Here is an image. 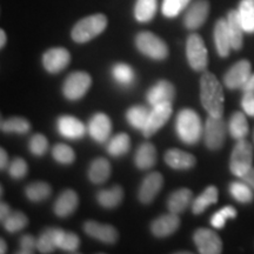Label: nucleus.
I'll list each match as a JSON object with an SVG mask.
<instances>
[{
  "mask_svg": "<svg viewBox=\"0 0 254 254\" xmlns=\"http://www.w3.org/2000/svg\"><path fill=\"white\" fill-rule=\"evenodd\" d=\"M200 100L202 107L212 117L224 114V90L213 73L205 71L200 78Z\"/></svg>",
  "mask_w": 254,
  "mask_h": 254,
  "instance_id": "f257e3e1",
  "label": "nucleus"
},
{
  "mask_svg": "<svg viewBox=\"0 0 254 254\" xmlns=\"http://www.w3.org/2000/svg\"><path fill=\"white\" fill-rule=\"evenodd\" d=\"M176 131L183 142L187 145L196 144L204 133L199 114L190 109L180 111L177 117Z\"/></svg>",
  "mask_w": 254,
  "mask_h": 254,
  "instance_id": "f03ea898",
  "label": "nucleus"
},
{
  "mask_svg": "<svg viewBox=\"0 0 254 254\" xmlns=\"http://www.w3.org/2000/svg\"><path fill=\"white\" fill-rule=\"evenodd\" d=\"M107 26L106 15L98 13L90 15L74 25L71 32L72 39L78 44H85L103 33Z\"/></svg>",
  "mask_w": 254,
  "mask_h": 254,
  "instance_id": "7ed1b4c3",
  "label": "nucleus"
},
{
  "mask_svg": "<svg viewBox=\"0 0 254 254\" xmlns=\"http://www.w3.org/2000/svg\"><path fill=\"white\" fill-rule=\"evenodd\" d=\"M135 46L142 55L151 59L164 60L168 56V47L166 43L152 32H140L135 37Z\"/></svg>",
  "mask_w": 254,
  "mask_h": 254,
  "instance_id": "20e7f679",
  "label": "nucleus"
},
{
  "mask_svg": "<svg viewBox=\"0 0 254 254\" xmlns=\"http://www.w3.org/2000/svg\"><path fill=\"white\" fill-rule=\"evenodd\" d=\"M253 163V148L245 139L237 141L231 154L230 170L232 174L240 178L252 167Z\"/></svg>",
  "mask_w": 254,
  "mask_h": 254,
  "instance_id": "39448f33",
  "label": "nucleus"
},
{
  "mask_svg": "<svg viewBox=\"0 0 254 254\" xmlns=\"http://www.w3.org/2000/svg\"><path fill=\"white\" fill-rule=\"evenodd\" d=\"M228 127L222 117L209 116L204 127V141L206 147L211 151H217L224 146L226 140Z\"/></svg>",
  "mask_w": 254,
  "mask_h": 254,
  "instance_id": "423d86ee",
  "label": "nucleus"
},
{
  "mask_svg": "<svg viewBox=\"0 0 254 254\" xmlns=\"http://www.w3.org/2000/svg\"><path fill=\"white\" fill-rule=\"evenodd\" d=\"M186 57L190 66L196 72L205 71L208 64V52L202 38L192 33L186 41Z\"/></svg>",
  "mask_w": 254,
  "mask_h": 254,
  "instance_id": "0eeeda50",
  "label": "nucleus"
},
{
  "mask_svg": "<svg viewBox=\"0 0 254 254\" xmlns=\"http://www.w3.org/2000/svg\"><path fill=\"white\" fill-rule=\"evenodd\" d=\"M92 85L91 75L86 72L75 71L67 75L63 85V93L66 99L79 100L87 93Z\"/></svg>",
  "mask_w": 254,
  "mask_h": 254,
  "instance_id": "6e6552de",
  "label": "nucleus"
},
{
  "mask_svg": "<svg viewBox=\"0 0 254 254\" xmlns=\"http://www.w3.org/2000/svg\"><path fill=\"white\" fill-rule=\"evenodd\" d=\"M196 249L201 254H219L222 252V241L217 232L208 228H198L193 234Z\"/></svg>",
  "mask_w": 254,
  "mask_h": 254,
  "instance_id": "1a4fd4ad",
  "label": "nucleus"
},
{
  "mask_svg": "<svg viewBox=\"0 0 254 254\" xmlns=\"http://www.w3.org/2000/svg\"><path fill=\"white\" fill-rule=\"evenodd\" d=\"M172 103H165L153 106L152 111H150L147 124L141 131L142 134L146 138H150V136L153 135L155 132H158L168 122V119L172 116Z\"/></svg>",
  "mask_w": 254,
  "mask_h": 254,
  "instance_id": "9d476101",
  "label": "nucleus"
},
{
  "mask_svg": "<svg viewBox=\"0 0 254 254\" xmlns=\"http://www.w3.org/2000/svg\"><path fill=\"white\" fill-rule=\"evenodd\" d=\"M251 71H252V66L249 60L243 59L240 62L234 64L232 67L226 72L224 75V84L225 86L230 90H239L243 88L246 81L251 77Z\"/></svg>",
  "mask_w": 254,
  "mask_h": 254,
  "instance_id": "9b49d317",
  "label": "nucleus"
},
{
  "mask_svg": "<svg viewBox=\"0 0 254 254\" xmlns=\"http://www.w3.org/2000/svg\"><path fill=\"white\" fill-rule=\"evenodd\" d=\"M71 62V55L64 47H55L46 51L43 57V65L49 73L56 74L62 72L68 66Z\"/></svg>",
  "mask_w": 254,
  "mask_h": 254,
  "instance_id": "f8f14e48",
  "label": "nucleus"
},
{
  "mask_svg": "<svg viewBox=\"0 0 254 254\" xmlns=\"http://www.w3.org/2000/svg\"><path fill=\"white\" fill-rule=\"evenodd\" d=\"M57 128H58L60 135L66 139H71V140H78V139L84 138L87 131L86 126L73 116L59 117L58 122H57Z\"/></svg>",
  "mask_w": 254,
  "mask_h": 254,
  "instance_id": "ddd939ff",
  "label": "nucleus"
},
{
  "mask_svg": "<svg viewBox=\"0 0 254 254\" xmlns=\"http://www.w3.org/2000/svg\"><path fill=\"white\" fill-rule=\"evenodd\" d=\"M209 13V2L207 0H196L187 9L184 24L189 30H196L205 24Z\"/></svg>",
  "mask_w": 254,
  "mask_h": 254,
  "instance_id": "4468645a",
  "label": "nucleus"
},
{
  "mask_svg": "<svg viewBox=\"0 0 254 254\" xmlns=\"http://www.w3.org/2000/svg\"><path fill=\"white\" fill-rule=\"evenodd\" d=\"M164 184V178L160 172H152L146 176L139 189L138 198L142 204H151Z\"/></svg>",
  "mask_w": 254,
  "mask_h": 254,
  "instance_id": "2eb2a0df",
  "label": "nucleus"
},
{
  "mask_svg": "<svg viewBox=\"0 0 254 254\" xmlns=\"http://www.w3.org/2000/svg\"><path fill=\"white\" fill-rule=\"evenodd\" d=\"M87 131L93 140L105 142L109 140L111 132H112V123L106 114L97 113L88 122Z\"/></svg>",
  "mask_w": 254,
  "mask_h": 254,
  "instance_id": "dca6fc26",
  "label": "nucleus"
},
{
  "mask_svg": "<svg viewBox=\"0 0 254 254\" xmlns=\"http://www.w3.org/2000/svg\"><path fill=\"white\" fill-rule=\"evenodd\" d=\"M84 231L87 236L101 241L104 244H112L118 240V231L111 225H105L94 220H88L84 224Z\"/></svg>",
  "mask_w": 254,
  "mask_h": 254,
  "instance_id": "f3484780",
  "label": "nucleus"
},
{
  "mask_svg": "<svg viewBox=\"0 0 254 254\" xmlns=\"http://www.w3.org/2000/svg\"><path fill=\"white\" fill-rule=\"evenodd\" d=\"M174 97H176V88L172 82L167 80H159L146 94V99L152 107L165 103H172Z\"/></svg>",
  "mask_w": 254,
  "mask_h": 254,
  "instance_id": "a211bd4d",
  "label": "nucleus"
},
{
  "mask_svg": "<svg viewBox=\"0 0 254 254\" xmlns=\"http://www.w3.org/2000/svg\"><path fill=\"white\" fill-rule=\"evenodd\" d=\"M180 226V218L176 213L164 214L153 220L151 225V231L154 237L166 238L177 232Z\"/></svg>",
  "mask_w": 254,
  "mask_h": 254,
  "instance_id": "6ab92c4d",
  "label": "nucleus"
},
{
  "mask_svg": "<svg viewBox=\"0 0 254 254\" xmlns=\"http://www.w3.org/2000/svg\"><path fill=\"white\" fill-rule=\"evenodd\" d=\"M79 204L78 194L73 190H65L57 198L53 211L59 218H66L77 209Z\"/></svg>",
  "mask_w": 254,
  "mask_h": 254,
  "instance_id": "aec40b11",
  "label": "nucleus"
},
{
  "mask_svg": "<svg viewBox=\"0 0 254 254\" xmlns=\"http://www.w3.org/2000/svg\"><path fill=\"white\" fill-rule=\"evenodd\" d=\"M63 233L64 230L62 228L50 227L44 230L37 239V250L44 254L53 253L56 249H59Z\"/></svg>",
  "mask_w": 254,
  "mask_h": 254,
  "instance_id": "412c9836",
  "label": "nucleus"
},
{
  "mask_svg": "<svg viewBox=\"0 0 254 254\" xmlns=\"http://www.w3.org/2000/svg\"><path fill=\"white\" fill-rule=\"evenodd\" d=\"M214 43L215 47H217L218 55L220 56L221 58H226V57H228L231 52L232 45L226 19H219L217 23H215Z\"/></svg>",
  "mask_w": 254,
  "mask_h": 254,
  "instance_id": "4be33fe9",
  "label": "nucleus"
},
{
  "mask_svg": "<svg viewBox=\"0 0 254 254\" xmlns=\"http://www.w3.org/2000/svg\"><path fill=\"white\" fill-rule=\"evenodd\" d=\"M165 163L174 170H190L195 166V157L185 151L172 148L165 153Z\"/></svg>",
  "mask_w": 254,
  "mask_h": 254,
  "instance_id": "5701e85b",
  "label": "nucleus"
},
{
  "mask_svg": "<svg viewBox=\"0 0 254 254\" xmlns=\"http://www.w3.org/2000/svg\"><path fill=\"white\" fill-rule=\"evenodd\" d=\"M227 26L228 32H230L231 37V45L232 49L239 51L243 47V40H244V27L240 23L239 15H238V11L232 9L227 14Z\"/></svg>",
  "mask_w": 254,
  "mask_h": 254,
  "instance_id": "b1692460",
  "label": "nucleus"
},
{
  "mask_svg": "<svg viewBox=\"0 0 254 254\" xmlns=\"http://www.w3.org/2000/svg\"><path fill=\"white\" fill-rule=\"evenodd\" d=\"M157 163V150L151 142H145L138 147L134 155V164L139 170H150Z\"/></svg>",
  "mask_w": 254,
  "mask_h": 254,
  "instance_id": "393cba45",
  "label": "nucleus"
},
{
  "mask_svg": "<svg viewBox=\"0 0 254 254\" xmlns=\"http://www.w3.org/2000/svg\"><path fill=\"white\" fill-rule=\"evenodd\" d=\"M193 193L189 189H180L168 196L167 200V208L172 213L180 214L182 212L189 207V205L192 201Z\"/></svg>",
  "mask_w": 254,
  "mask_h": 254,
  "instance_id": "a878e982",
  "label": "nucleus"
},
{
  "mask_svg": "<svg viewBox=\"0 0 254 254\" xmlns=\"http://www.w3.org/2000/svg\"><path fill=\"white\" fill-rule=\"evenodd\" d=\"M111 176V165L105 158H97L88 168V179L93 184H104Z\"/></svg>",
  "mask_w": 254,
  "mask_h": 254,
  "instance_id": "bb28decb",
  "label": "nucleus"
},
{
  "mask_svg": "<svg viewBox=\"0 0 254 254\" xmlns=\"http://www.w3.org/2000/svg\"><path fill=\"white\" fill-rule=\"evenodd\" d=\"M124 199V190L120 186H113L109 190H101L97 193V201L105 208H114Z\"/></svg>",
  "mask_w": 254,
  "mask_h": 254,
  "instance_id": "cd10ccee",
  "label": "nucleus"
},
{
  "mask_svg": "<svg viewBox=\"0 0 254 254\" xmlns=\"http://www.w3.org/2000/svg\"><path fill=\"white\" fill-rule=\"evenodd\" d=\"M219 192L215 186H208L199 196H196L192 204V211L194 214H201L206 208L218 202Z\"/></svg>",
  "mask_w": 254,
  "mask_h": 254,
  "instance_id": "c85d7f7f",
  "label": "nucleus"
},
{
  "mask_svg": "<svg viewBox=\"0 0 254 254\" xmlns=\"http://www.w3.org/2000/svg\"><path fill=\"white\" fill-rule=\"evenodd\" d=\"M228 132L236 140L245 139L249 134V123L245 114L241 112H234L231 116L228 123Z\"/></svg>",
  "mask_w": 254,
  "mask_h": 254,
  "instance_id": "c756f323",
  "label": "nucleus"
},
{
  "mask_svg": "<svg viewBox=\"0 0 254 254\" xmlns=\"http://www.w3.org/2000/svg\"><path fill=\"white\" fill-rule=\"evenodd\" d=\"M157 0H136L134 6V17L139 23H148L157 13Z\"/></svg>",
  "mask_w": 254,
  "mask_h": 254,
  "instance_id": "7c9ffc66",
  "label": "nucleus"
},
{
  "mask_svg": "<svg viewBox=\"0 0 254 254\" xmlns=\"http://www.w3.org/2000/svg\"><path fill=\"white\" fill-rule=\"evenodd\" d=\"M237 11L244 31L254 33V0H241Z\"/></svg>",
  "mask_w": 254,
  "mask_h": 254,
  "instance_id": "2f4dec72",
  "label": "nucleus"
},
{
  "mask_svg": "<svg viewBox=\"0 0 254 254\" xmlns=\"http://www.w3.org/2000/svg\"><path fill=\"white\" fill-rule=\"evenodd\" d=\"M131 148V139L126 133H119L114 135L107 142L106 151L112 157H123Z\"/></svg>",
  "mask_w": 254,
  "mask_h": 254,
  "instance_id": "473e14b6",
  "label": "nucleus"
},
{
  "mask_svg": "<svg viewBox=\"0 0 254 254\" xmlns=\"http://www.w3.org/2000/svg\"><path fill=\"white\" fill-rule=\"evenodd\" d=\"M52 193V187L45 182H36L26 186L25 195L32 202H40L46 200Z\"/></svg>",
  "mask_w": 254,
  "mask_h": 254,
  "instance_id": "72a5a7b5",
  "label": "nucleus"
},
{
  "mask_svg": "<svg viewBox=\"0 0 254 254\" xmlns=\"http://www.w3.org/2000/svg\"><path fill=\"white\" fill-rule=\"evenodd\" d=\"M148 116H150V111L146 109L145 106L141 105H136V106H132L131 109L126 112V119L133 128L142 129L145 128L146 124H147Z\"/></svg>",
  "mask_w": 254,
  "mask_h": 254,
  "instance_id": "f704fd0d",
  "label": "nucleus"
},
{
  "mask_svg": "<svg viewBox=\"0 0 254 254\" xmlns=\"http://www.w3.org/2000/svg\"><path fill=\"white\" fill-rule=\"evenodd\" d=\"M114 80L122 86H131L135 80V73L129 65L124 63L116 64L112 68Z\"/></svg>",
  "mask_w": 254,
  "mask_h": 254,
  "instance_id": "c9c22d12",
  "label": "nucleus"
},
{
  "mask_svg": "<svg viewBox=\"0 0 254 254\" xmlns=\"http://www.w3.org/2000/svg\"><path fill=\"white\" fill-rule=\"evenodd\" d=\"M230 193L237 201L241 202V204H249V202L253 201L254 193L253 189L246 183L241 182H234L230 185Z\"/></svg>",
  "mask_w": 254,
  "mask_h": 254,
  "instance_id": "e433bc0d",
  "label": "nucleus"
},
{
  "mask_svg": "<svg viewBox=\"0 0 254 254\" xmlns=\"http://www.w3.org/2000/svg\"><path fill=\"white\" fill-rule=\"evenodd\" d=\"M1 131L5 133H17V134H26L30 132L31 124L28 120L20 117H13L6 120H1Z\"/></svg>",
  "mask_w": 254,
  "mask_h": 254,
  "instance_id": "4c0bfd02",
  "label": "nucleus"
},
{
  "mask_svg": "<svg viewBox=\"0 0 254 254\" xmlns=\"http://www.w3.org/2000/svg\"><path fill=\"white\" fill-rule=\"evenodd\" d=\"M27 224L28 218L20 211L11 212V213L7 215V218L2 221L5 230L9 232V233H15V232L24 230V228L27 226Z\"/></svg>",
  "mask_w": 254,
  "mask_h": 254,
  "instance_id": "58836bf2",
  "label": "nucleus"
},
{
  "mask_svg": "<svg viewBox=\"0 0 254 254\" xmlns=\"http://www.w3.org/2000/svg\"><path fill=\"white\" fill-rule=\"evenodd\" d=\"M192 0H164L161 6V12L165 17H178L185 9Z\"/></svg>",
  "mask_w": 254,
  "mask_h": 254,
  "instance_id": "ea45409f",
  "label": "nucleus"
},
{
  "mask_svg": "<svg viewBox=\"0 0 254 254\" xmlns=\"http://www.w3.org/2000/svg\"><path fill=\"white\" fill-rule=\"evenodd\" d=\"M52 155L57 163L63 165H71L75 160L74 151L66 144H57L52 150Z\"/></svg>",
  "mask_w": 254,
  "mask_h": 254,
  "instance_id": "a19ab883",
  "label": "nucleus"
},
{
  "mask_svg": "<svg viewBox=\"0 0 254 254\" xmlns=\"http://www.w3.org/2000/svg\"><path fill=\"white\" fill-rule=\"evenodd\" d=\"M237 217V209L233 206H226L221 208L217 213H214L211 218V225L217 230H220L225 226L227 219H234Z\"/></svg>",
  "mask_w": 254,
  "mask_h": 254,
  "instance_id": "79ce46f5",
  "label": "nucleus"
},
{
  "mask_svg": "<svg viewBox=\"0 0 254 254\" xmlns=\"http://www.w3.org/2000/svg\"><path fill=\"white\" fill-rule=\"evenodd\" d=\"M28 148H30L31 153L36 155V157H43L49 150V140L44 134L37 133V134L32 135V138L30 139Z\"/></svg>",
  "mask_w": 254,
  "mask_h": 254,
  "instance_id": "37998d69",
  "label": "nucleus"
},
{
  "mask_svg": "<svg viewBox=\"0 0 254 254\" xmlns=\"http://www.w3.org/2000/svg\"><path fill=\"white\" fill-rule=\"evenodd\" d=\"M8 174L12 179L19 180V179H23V178L27 174L28 167L26 161L21 158H15L11 163L8 164Z\"/></svg>",
  "mask_w": 254,
  "mask_h": 254,
  "instance_id": "c03bdc74",
  "label": "nucleus"
},
{
  "mask_svg": "<svg viewBox=\"0 0 254 254\" xmlns=\"http://www.w3.org/2000/svg\"><path fill=\"white\" fill-rule=\"evenodd\" d=\"M79 245H80V240L77 234L64 231L62 239H60L59 249L66 251V252H75L79 249Z\"/></svg>",
  "mask_w": 254,
  "mask_h": 254,
  "instance_id": "a18cd8bd",
  "label": "nucleus"
},
{
  "mask_svg": "<svg viewBox=\"0 0 254 254\" xmlns=\"http://www.w3.org/2000/svg\"><path fill=\"white\" fill-rule=\"evenodd\" d=\"M19 246H20V251H18L19 254H32L37 249V239L31 234H25L20 238Z\"/></svg>",
  "mask_w": 254,
  "mask_h": 254,
  "instance_id": "49530a36",
  "label": "nucleus"
},
{
  "mask_svg": "<svg viewBox=\"0 0 254 254\" xmlns=\"http://www.w3.org/2000/svg\"><path fill=\"white\" fill-rule=\"evenodd\" d=\"M241 107L247 116L254 118V93L245 92L243 99H241Z\"/></svg>",
  "mask_w": 254,
  "mask_h": 254,
  "instance_id": "de8ad7c7",
  "label": "nucleus"
},
{
  "mask_svg": "<svg viewBox=\"0 0 254 254\" xmlns=\"http://www.w3.org/2000/svg\"><path fill=\"white\" fill-rule=\"evenodd\" d=\"M240 179L243 180L244 183H246L247 185H250L254 190V167L252 166L247 172L244 174V176L240 177Z\"/></svg>",
  "mask_w": 254,
  "mask_h": 254,
  "instance_id": "09e8293b",
  "label": "nucleus"
},
{
  "mask_svg": "<svg viewBox=\"0 0 254 254\" xmlns=\"http://www.w3.org/2000/svg\"><path fill=\"white\" fill-rule=\"evenodd\" d=\"M8 167V155L4 148H0V168L5 170Z\"/></svg>",
  "mask_w": 254,
  "mask_h": 254,
  "instance_id": "8fccbe9b",
  "label": "nucleus"
},
{
  "mask_svg": "<svg viewBox=\"0 0 254 254\" xmlns=\"http://www.w3.org/2000/svg\"><path fill=\"white\" fill-rule=\"evenodd\" d=\"M9 213H11L9 206L6 204V202H1V204H0V220L4 221Z\"/></svg>",
  "mask_w": 254,
  "mask_h": 254,
  "instance_id": "3c124183",
  "label": "nucleus"
},
{
  "mask_svg": "<svg viewBox=\"0 0 254 254\" xmlns=\"http://www.w3.org/2000/svg\"><path fill=\"white\" fill-rule=\"evenodd\" d=\"M241 90L244 91V93L245 92H252V93H254V74H251L249 80L246 81V84L244 85V87Z\"/></svg>",
  "mask_w": 254,
  "mask_h": 254,
  "instance_id": "603ef678",
  "label": "nucleus"
},
{
  "mask_svg": "<svg viewBox=\"0 0 254 254\" xmlns=\"http://www.w3.org/2000/svg\"><path fill=\"white\" fill-rule=\"evenodd\" d=\"M6 40H7V37H6V33L4 30L0 31V47H4L6 45Z\"/></svg>",
  "mask_w": 254,
  "mask_h": 254,
  "instance_id": "864d4df0",
  "label": "nucleus"
},
{
  "mask_svg": "<svg viewBox=\"0 0 254 254\" xmlns=\"http://www.w3.org/2000/svg\"><path fill=\"white\" fill-rule=\"evenodd\" d=\"M7 252V245H6L4 239H0V253L4 254Z\"/></svg>",
  "mask_w": 254,
  "mask_h": 254,
  "instance_id": "5fc2aeb1",
  "label": "nucleus"
}]
</instances>
